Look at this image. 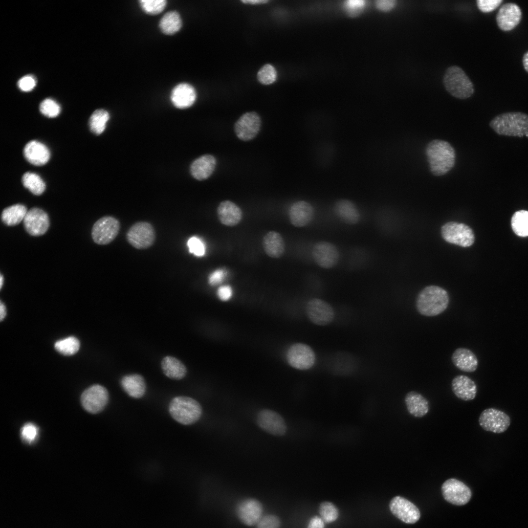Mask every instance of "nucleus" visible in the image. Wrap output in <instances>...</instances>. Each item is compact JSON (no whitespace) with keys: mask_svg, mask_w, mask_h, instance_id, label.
<instances>
[{"mask_svg":"<svg viewBox=\"0 0 528 528\" xmlns=\"http://www.w3.org/2000/svg\"><path fill=\"white\" fill-rule=\"evenodd\" d=\"M257 423L261 428L274 436H281L286 432L287 427L284 418L271 410L264 409L259 412Z\"/></svg>","mask_w":528,"mask_h":528,"instance_id":"nucleus-19","label":"nucleus"},{"mask_svg":"<svg viewBox=\"0 0 528 528\" xmlns=\"http://www.w3.org/2000/svg\"><path fill=\"white\" fill-rule=\"evenodd\" d=\"M217 214L220 223L227 226L237 225L242 218V211L240 207L229 200L220 203L217 207Z\"/></svg>","mask_w":528,"mask_h":528,"instance_id":"nucleus-23","label":"nucleus"},{"mask_svg":"<svg viewBox=\"0 0 528 528\" xmlns=\"http://www.w3.org/2000/svg\"><path fill=\"white\" fill-rule=\"evenodd\" d=\"M335 356L331 368L332 373L340 375H346L352 373L355 365L353 357L345 353H340Z\"/></svg>","mask_w":528,"mask_h":528,"instance_id":"nucleus-34","label":"nucleus"},{"mask_svg":"<svg viewBox=\"0 0 528 528\" xmlns=\"http://www.w3.org/2000/svg\"><path fill=\"white\" fill-rule=\"evenodd\" d=\"M38 434V429L35 424L27 423L21 429V434L23 441L27 443L33 442Z\"/></svg>","mask_w":528,"mask_h":528,"instance_id":"nucleus-45","label":"nucleus"},{"mask_svg":"<svg viewBox=\"0 0 528 528\" xmlns=\"http://www.w3.org/2000/svg\"><path fill=\"white\" fill-rule=\"evenodd\" d=\"M522 15L521 9L517 4L512 2L504 4L496 16L497 25L503 31H510L519 24Z\"/></svg>","mask_w":528,"mask_h":528,"instance_id":"nucleus-20","label":"nucleus"},{"mask_svg":"<svg viewBox=\"0 0 528 528\" xmlns=\"http://www.w3.org/2000/svg\"><path fill=\"white\" fill-rule=\"evenodd\" d=\"M217 294L222 301H226L230 299L232 295V290L229 286H220L217 291Z\"/></svg>","mask_w":528,"mask_h":528,"instance_id":"nucleus-52","label":"nucleus"},{"mask_svg":"<svg viewBox=\"0 0 528 528\" xmlns=\"http://www.w3.org/2000/svg\"><path fill=\"white\" fill-rule=\"evenodd\" d=\"M365 4L363 0H347L344 1L343 7L349 16H355L362 11Z\"/></svg>","mask_w":528,"mask_h":528,"instance_id":"nucleus-44","label":"nucleus"},{"mask_svg":"<svg viewBox=\"0 0 528 528\" xmlns=\"http://www.w3.org/2000/svg\"><path fill=\"white\" fill-rule=\"evenodd\" d=\"M522 63L525 69L528 72V50L523 55Z\"/></svg>","mask_w":528,"mask_h":528,"instance_id":"nucleus-56","label":"nucleus"},{"mask_svg":"<svg viewBox=\"0 0 528 528\" xmlns=\"http://www.w3.org/2000/svg\"><path fill=\"white\" fill-rule=\"evenodd\" d=\"M5 305L0 301V319L2 321L6 314V309Z\"/></svg>","mask_w":528,"mask_h":528,"instance_id":"nucleus-55","label":"nucleus"},{"mask_svg":"<svg viewBox=\"0 0 528 528\" xmlns=\"http://www.w3.org/2000/svg\"><path fill=\"white\" fill-rule=\"evenodd\" d=\"M242 1L244 3L249 4H260L266 3L268 0H243Z\"/></svg>","mask_w":528,"mask_h":528,"instance_id":"nucleus-54","label":"nucleus"},{"mask_svg":"<svg viewBox=\"0 0 528 528\" xmlns=\"http://www.w3.org/2000/svg\"><path fill=\"white\" fill-rule=\"evenodd\" d=\"M259 81L263 85H269L274 83L277 79V71L273 66L265 64L258 72Z\"/></svg>","mask_w":528,"mask_h":528,"instance_id":"nucleus-42","label":"nucleus"},{"mask_svg":"<svg viewBox=\"0 0 528 528\" xmlns=\"http://www.w3.org/2000/svg\"><path fill=\"white\" fill-rule=\"evenodd\" d=\"M503 1V0H478L477 4L481 11L488 13L496 9Z\"/></svg>","mask_w":528,"mask_h":528,"instance_id":"nucleus-48","label":"nucleus"},{"mask_svg":"<svg viewBox=\"0 0 528 528\" xmlns=\"http://www.w3.org/2000/svg\"><path fill=\"white\" fill-rule=\"evenodd\" d=\"M225 273L223 269L215 270L210 275L208 282L211 286H216L220 284L223 280Z\"/></svg>","mask_w":528,"mask_h":528,"instance_id":"nucleus-50","label":"nucleus"},{"mask_svg":"<svg viewBox=\"0 0 528 528\" xmlns=\"http://www.w3.org/2000/svg\"><path fill=\"white\" fill-rule=\"evenodd\" d=\"M118 220L112 216H104L98 220L91 230L93 241L99 245H106L112 242L120 230Z\"/></svg>","mask_w":528,"mask_h":528,"instance_id":"nucleus-7","label":"nucleus"},{"mask_svg":"<svg viewBox=\"0 0 528 528\" xmlns=\"http://www.w3.org/2000/svg\"><path fill=\"white\" fill-rule=\"evenodd\" d=\"M325 522L318 516L312 517L309 521L307 528H324Z\"/></svg>","mask_w":528,"mask_h":528,"instance_id":"nucleus-53","label":"nucleus"},{"mask_svg":"<svg viewBox=\"0 0 528 528\" xmlns=\"http://www.w3.org/2000/svg\"><path fill=\"white\" fill-rule=\"evenodd\" d=\"M189 252L197 256H202L205 253V246L202 242L197 237L190 238L187 242Z\"/></svg>","mask_w":528,"mask_h":528,"instance_id":"nucleus-47","label":"nucleus"},{"mask_svg":"<svg viewBox=\"0 0 528 528\" xmlns=\"http://www.w3.org/2000/svg\"><path fill=\"white\" fill-rule=\"evenodd\" d=\"M306 312L310 321L319 326L327 325L334 318V311L331 306L319 298H312L308 302Z\"/></svg>","mask_w":528,"mask_h":528,"instance_id":"nucleus-14","label":"nucleus"},{"mask_svg":"<svg viewBox=\"0 0 528 528\" xmlns=\"http://www.w3.org/2000/svg\"><path fill=\"white\" fill-rule=\"evenodd\" d=\"M140 5L143 10L149 14H157L161 12L165 8L167 1L166 0H140Z\"/></svg>","mask_w":528,"mask_h":528,"instance_id":"nucleus-41","label":"nucleus"},{"mask_svg":"<svg viewBox=\"0 0 528 528\" xmlns=\"http://www.w3.org/2000/svg\"><path fill=\"white\" fill-rule=\"evenodd\" d=\"M320 517L325 523H331L336 521L339 517V510L336 506L331 502L324 501L319 506Z\"/></svg>","mask_w":528,"mask_h":528,"instance_id":"nucleus-40","label":"nucleus"},{"mask_svg":"<svg viewBox=\"0 0 528 528\" xmlns=\"http://www.w3.org/2000/svg\"><path fill=\"white\" fill-rule=\"evenodd\" d=\"M404 402L409 413L416 418H422L429 412V404L427 399L416 391L406 394Z\"/></svg>","mask_w":528,"mask_h":528,"instance_id":"nucleus-29","label":"nucleus"},{"mask_svg":"<svg viewBox=\"0 0 528 528\" xmlns=\"http://www.w3.org/2000/svg\"><path fill=\"white\" fill-rule=\"evenodd\" d=\"M286 359L292 367L306 370L313 366L315 361V355L312 348L304 343H296L288 350Z\"/></svg>","mask_w":528,"mask_h":528,"instance_id":"nucleus-12","label":"nucleus"},{"mask_svg":"<svg viewBox=\"0 0 528 528\" xmlns=\"http://www.w3.org/2000/svg\"><path fill=\"white\" fill-rule=\"evenodd\" d=\"M80 343L75 337L70 336L56 342L55 348L60 353L70 355L75 354L79 350Z\"/></svg>","mask_w":528,"mask_h":528,"instance_id":"nucleus-39","label":"nucleus"},{"mask_svg":"<svg viewBox=\"0 0 528 528\" xmlns=\"http://www.w3.org/2000/svg\"><path fill=\"white\" fill-rule=\"evenodd\" d=\"M26 207L16 204L4 208L1 213L2 221L7 226H15L23 220L27 212Z\"/></svg>","mask_w":528,"mask_h":528,"instance_id":"nucleus-33","label":"nucleus"},{"mask_svg":"<svg viewBox=\"0 0 528 528\" xmlns=\"http://www.w3.org/2000/svg\"><path fill=\"white\" fill-rule=\"evenodd\" d=\"M216 165L217 160L214 156L210 154H204L192 163L190 173L192 176L198 180H205L214 173Z\"/></svg>","mask_w":528,"mask_h":528,"instance_id":"nucleus-25","label":"nucleus"},{"mask_svg":"<svg viewBox=\"0 0 528 528\" xmlns=\"http://www.w3.org/2000/svg\"><path fill=\"white\" fill-rule=\"evenodd\" d=\"M313 215V207L310 203L305 200H299L293 203L288 211L291 223L297 227L308 225L312 220Z\"/></svg>","mask_w":528,"mask_h":528,"instance_id":"nucleus-21","label":"nucleus"},{"mask_svg":"<svg viewBox=\"0 0 528 528\" xmlns=\"http://www.w3.org/2000/svg\"><path fill=\"white\" fill-rule=\"evenodd\" d=\"M197 97L194 88L188 83H182L176 86L171 94V100L175 107L186 109L192 106Z\"/></svg>","mask_w":528,"mask_h":528,"instance_id":"nucleus-22","label":"nucleus"},{"mask_svg":"<svg viewBox=\"0 0 528 528\" xmlns=\"http://www.w3.org/2000/svg\"><path fill=\"white\" fill-rule=\"evenodd\" d=\"M449 295L444 289L437 286H429L418 293L416 306L418 312L423 316H437L447 308Z\"/></svg>","mask_w":528,"mask_h":528,"instance_id":"nucleus-1","label":"nucleus"},{"mask_svg":"<svg viewBox=\"0 0 528 528\" xmlns=\"http://www.w3.org/2000/svg\"><path fill=\"white\" fill-rule=\"evenodd\" d=\"M36 80L35 78L31 75H27L23 76L18 82V86L19 88L25 92L32 90L35 87Z\"/></svg>","mask_w":528,"mask_h":528,"instance_id":"nucleus-49","label":"nucleus"},{"mask_svg":"<svg viewBox=\"0 0 528 528\" xmlns=\"http://www.w3.org/2000/svg\"><path fill=\"white\" fill-rule=\"evenodd\" d=\"M376 7L383 11H389L392 9L396 5V1L395 0H377L375 1Z\"/></svg>","mask_w":528,"mask_h":528,"instance_id":"nucleus-51","label":"nucleus"},{"mask_svg":"<svg viewBox=\"0 0 528 528\" xmlns=\"http://www.w3.org/2000/svg\"><path fill=\"white\" fill-rule=\"evenodd\" d=\"M159 27L165 34L172 35L177 32L181 27L182 21L179 13L170 11L165 13L160 19Z\"/></svg>","mask_w":528,"mask_h":528,"instance_id":"nucleus-35","label":"nucleus"},{"mask_svg":"<svg viewBox=\"0 0 528 528\" xmlns=\"http://www.w3.org/2000/svg\"><path fill=\"white\" fill-rule=\"evenodd\" d=\"M169 410L174 419L184 425L195 423L202 414L200 404L193 398L185 396L174 398L170 402Z\"/></svg>","mask_w":528,"mask_h":528,"instance_id":"nucleus-4","label":"nucleus"},{"mask_svg":"<svg viewBox=\"0 0 528 528\" xmlns=\"http://www.w3.org/2000/svg\"><path fill=\"white\" fill-rule=\"evenodd\" d=\"M25 159L31 164L41 166L46 163L50 158V152L44 144L32 140L28 142L23 149Z\"/></svg>","mask_w":528,"mask_h":528,"instance_id":"nucleus-28","label":"nucleus"},{"mask_svg":"<svg viewBox=\"0 0 528 528\" xmlns=\"http://www.w3.org/2000/svg\"><path fill=\"white\" fill-rule=\"evenodd\" d=\"M426 154L431 173L437 176L446 174L454 166L455 152L447 141L436 139L430 142Z\"/></svg>","mask_w":528,"mask_h":528,"instance_id":"nucleus-2","label":"nucleus"},{"mask_svg":"<svg viewBox=\"0 0 528 528\" xmlns=\"http://www.w3.org/2000/svg\"><path fill=\"white\" fill-rule=\"evenodd\" d=\"M451 388L456 396L464 401L473 400L477 393L475 382L465 375L456 376L452 380Z\"/></svg>","mask_w":528,"mask_h":528,"instance_id":"nucleus-24","label":"nucleus"},{"mask_svg":"<svg viewBox=\"0 0 528 528\" xmlns=\"http://www.w3.org/2000/svg\"><path fill=\"white\" fill-rule=\"evenodd\" d=\"M110 119L109 112L104 109H97L91 115L88 125L91 132L96 135L101 134L105 130L106 124Z\"/></svg>","mask_w":528,"mask_h":528,"instance_id":"nucleus-36","label":"nucleus"},{"mask_svg":"<svg viewBox=\"0 0 528 528\" xmlns=\"http://www.w3.org/2000/svg\"><path fill=\"white\" fill-rule=\"evenodd\" d=\"M263 511L261 503L253 498H247L241 501L236 509L237 516L240 521L247 526L257 525L263 517Z\"/></svg>","mask_w":528,"mask_h":528,"instance_id":"nucleus-18","label":"nucleus"},{"mask_svg":"<svg viewBox=\"0 0 528 528\" xmlns=\"http://www.w3.org/2000/svg\"><path fill=\"white\" fill-rule=\"evenodd\" d=\"M81 400L86 411L97 414L101 412L106 406L109 400V393L104 387L93 385L83 393Z\"/></svg>","mask_w":528,"mask_h":528,"instance_id":"nucleus-13","label":"nucleus"},{"mask_svg":"<svg viewBox=\"0 0 528 528\" xmlns=\"http://www.w3.org/2000/svg\"><path fill=\"white\" fill-rule=\"evenodd\" d=\"M161 366L165 375L171 379H181L187 373L186 367L183 363L173 356H167L164 357Z\"/></svg>","mask_w":528,"mask_h":528,"instance_id":"nucleus-32","label":"nucleus"},{"mask_svg":"<svg viewBox=\"0 0 528 528\" xmlns=\"http://www.w3.org/2000/svg\"><path fill=\"white\" fill-rule=\"evenodd\" d=\"M156 234L153 225L147 221H138L133 224L126 233L129 244L136 249L144 250L152 246Z\"/></svg>","mask_w":528,"mask_h":528,"instance_id":"nucleus-6","label":"nucleus"},{"mask_svg":"<svg viewBox=\"0 0 528 528\" xmlns=\"http://www.w3.org/2000/svg\"><path fill=\"white\" fill-rule=\"evenodd\" d=\"M312 255L315 263L320 267L330 269L338 263L340 254L333 244L325 241L317 242L314 245Z\"/></svg>","mask_w":528,"mask_h":528,"instance_id":"nucleus-15","label":"nucleus"},{"mask_svg":"<svg viewBox=\"0 0 528 528\" xmlns=\"http://www.w3.org/2000/svg\"><path fill=\"white\" fill-rule=\"evenodd\" d=\"M441 491L447 502L457 506L465 505L472 496L470 489L463 482L455 478L446 480L441 485Z\"/></svg>","mask_w":528,"mask_h":528,"instance_id":"nucleus-11","label":"nucleus"},{"mask_svg":"<svg viewBox=\"0 0 528 528\" xmlns=\"http://www.w3.org/2000/svg\"><path fill=\"white\" fill-rule=\"evenodd\" d=\"M263 249L267 255L273 258H279L284 253L285 243L281 235L275 231L268 232L263 237Z\"/></svg>","mask_w":528,"mask_h":528,"instance_id":"nucleus-30","label":"nucleus"},{"mask_svg":"<svg viewBox=\"0 0 528 528\" xmlns=\"http://www.w3.org/2000/svg\"><path fill=\"white\" fill-rule=\"evenodd\" d=\"M478 421L479 425L484 430L497 434L505 432L511 422L507 414L493 408L484 410L481 413Z\"/></svg>","mask_w":528,"mask_h":528,"instance_id":"nucleus-9","label":"nucleus"},{"mask_svg":"<svg viewBox=\"0 0 528 528\" xmlns=\"http://www.w3.org/2000/svg\"><path fill=\"white\" fill-rule=\"evenodd\" d=\"M443 83L447 91L459 99H466L474 93L473 85L463 70L457 66L449 67L444 74Z\"/></svg>","mask_w":528,"mask_h":528,"instance_id":"nucleus-5","label":"nucleus"},{"mask_svg":"<svg viewBox=\"0 0 528 528\" xmlns=\"http://www.w3.org/2000/svg\"><path fill=\"white\" fill-rule=\"evenodd\" d=\"M120 383L124 391L132 397L140 398L145 393V381L143 377L140 374L125 375L122 378Z\"/></svg>","mask_w":528,"mask_h":528,"instance_id":"nucleus-31","label":"nucleus"},{"mask_svg":"<svg viewBox=\"0 0 528 528\" xmlns=\"http://www.w3.org/2000/svg\"><path fill=\"white\" fill-rule=\"evenodd\" d=\"M262 125L261 117L255 111L247 112L236 121L234 131L237 137L244 141L253 139L259 133Z\"/></svg>","mask_w":528,"mask_h":528,"instance_id":"nucleus-10","label":"nucleus"},{"mask_svg":"<svg viewBox=\"0 0 528 528\" xmlns=\"http://www.w3.org/2000/svg\"><path fill=\"white\" fill-rule=\"evenodd\" d=\"M39 109L43 115L49 118L57 116L61 110L59 105L51 98L44 100L40 103Z\"/></svg>","mask_w":528,"mask_h":528,"instance_id":"nucleus-43","label":"nucleus"},{"mask_svg":"<svg viewBox=\"0 0 528 528\" xmlns=\"http://www.w3.org/2000/svg\"><path fill=\"white\" fill-rule=\"evenodd\" d=\"M511 227L518 236H528V211L520 210L515 212L511 219Z\"/></svg>","mask_w":528,"mask_h":528,"instance_id":"nucleus-38","label":"nucleus"},{"mask_svg":"<svg viewBox=\"0 0 528 528\" xmlns=\"http://www.w3.org/2000/svg\"><path fill=\"white\" fill-rule=\"evenodd\" d=\"M281 521L274 514H267L262 517L257 524L256 528H280Z\"/></svg>","mask_w":528,"mask_h":528,"instance_id":"nucleus-46","label":"nucleus"},{"mask_svg":"<svg viewBox=\"0 0 528 528\" xmlns=\"http://www.w3.org/2000/svg\"><path fill=\"white\" fill-rule=\"evenodd\" d=\"M23 222L25 231L33 236L44 234L50 225L47 214L37 207H33L27 211Z\"/></svg>","mask_w":528,"mask_h":528,"instance_id":"nucleus-16","label":"nucleus"},{"mask_svg":"<svg viewBox=\"0 0 528 528\" xmlns=\"http://www.w3.org/2000/svg\"><path fill=\"white\" fill-rule=\"evenodd\" d=\"M441 235L445 241L462 247L472 245L474 235L470 227L464 223L448 222L441 227Z\"/></svg>","mask_w":528,"mask_h":528,"instance_id":"nucleus-8","label":"nucleus"},{"mask_svg":"<svg viewBox=\"0 0 528 528\" xmlns=\"http://www.w3.org/2000/svg\"><path fill=\"white\" fill-rule=\"evenodd\" d=\"M389 508L394 516L407 524L415 523L420 516L419 510L414 504L399 496L391 500Z\"/></svg>","mask_w":528,"mask_h":528,"instance_id":"nucleus-17","label":"nucleus"},{"mask_svg":"<svg viewBox=\"0 0 528 528\" xmlns=\"http://www.w3.org/2000/svg\"><path fill=\"white\" fill-rule=\"evenodd\" d=\"M490 126L500 135L528 137V115L520 112L501 114L491 120Z\"/></svg>","mask_w":528,"mask_h":528,"instance_id":"nucleus-3","label":"nucleus"},{"mask_svg":"<svg viewBox=\"0 0 528 528\" xmlns=\"http://www.w3.org/2000/svg\"><path fill=\"white\" fill-rule=\"evenodd\" d=\"M333 210L337 217L346 224L354 225L359 221V212L355 204L349 199L337 200L334 204Z\"/></svg>","mask_w":528,"mask_h":528,"instance_id":"nucleus-26","label":"nucleus"},{"mask_svg":"<svg viewBox=\"0 0 528 528\" xmlns=\"http://www.w3.org/2000/svg\"><path fill=\"white\" fill-rule=\"evenodd\" d=\"M454 365L460 370L467 373L475 372L478 367V360L475 354L465 348L456 349L451 356Z\"/></svg>","mask_w":528,"mask_h":528,"instance_id":"nucleus-27","label":"nucleus"},{"mask_svg":"<svg viewBox=\"0 0 528 528\" xmlns=\"http://www.w3.org/2000/svg\"><path fill=\"white\" fill-rule=\"evenodd\" d=\"M3 281H4L3 276L1 273H0V289L2 288V286H3Z\"/></svg>","mask_w":528,"mask_h":528,"instance_id":"nucleus-57","label":"nucleus"},{"mask_svg":"<svg viewBox=\"0 0 528 528\" xmlns=\"http://www.w3.org/2000/svg\"><path fill=\"white\" fill-rule=\"evenodd\" d=\"M22 181L23 185L35 195H40L45 190L44 182L35 173H25L22 177Z\"/></svg>","mask_w":528,"mask_h":528,"instance_id":"nucleus-37","label":"nucleus"}]
</instances>
